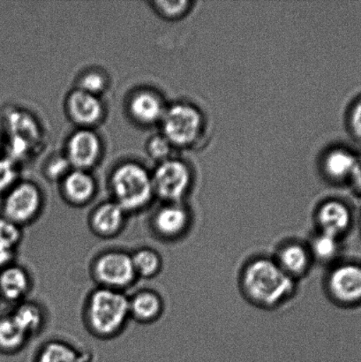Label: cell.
<instances>
[{
  "instance_id": "cell-1",
  "label": "cell",
  "mask_w": 361,
  "mask_h": 362,
  "mask_svg": "<svg viewBox=\"0 0 361 362\" xmlns=\"http://www.w3.org/2000/svg\"><path fill=\"white\" fill-rule=\"evenodd\" d=\"M297 283L279 267L273 257H268L251 259L239 276L243 296L264 310H272L291 300L295 296Z\"/></svg>"
},
{
  "instance_id": "cell-2",
  "label": "cell",
  "mask_w": 361,
  "mask_h": 362,
  "mask_svg": "<svg viewBox=\"0 0 361 362\" xmlns=\"http://www.w3.org/2000/svg\"><path fill=\"white\" fill-rule=\"evenodd\" d=\"M83 313L92 335L101 339L115 338L131 319L129 296L122 291L97 286L88 294Z\"/></svg>"
},
{
  "instance_id": "cell-3",
  "label": "cell",
  "mask_w": 361,
  "mask_h": 362,
  "mask_svg": "<svg viewBox=\"0 0 361 362\" xmlns=\"http://www.w3.org/2000/svg\"><path fill=\"white\" fill-rule=\"evenodd\" d=\"M111 200L127 214L143 211L154 201L151 172L136 161L120 163L109 178Z\"/></svg>"
},
{
  "instance_id": "cell-4",
  "label": "cell",
  "mask_w": 361,
  "mask_h": 362,
  "mask_svg": "<svg viewBox=\"0 0 361 362\" xmlns=\"http://www.w3.org/2000/svg\"><path fill=\"white\" fill-rule=\"evenodd\" d=\"M91 276L98 286L125 292L138 279L131 253L122 250L101 252L91 262Z\"/></svg>"
},
{
  "instance_id": "cell-5",
  "label": "cell",
  "mask_w": 361,
  "mask_h": 362,
  "mask_svg": "<svg viewBox=\"0 0 361 362\" xmlns=\"http://www.w3.org/2000/svg\"><path fill=\"white\" fill-rule=\"evenodd\" d=\"M161 134L172 146L186 148L196 141L203 127L199 110L186 103H175L167 106L160 124Z\"/></svg>"
},
{
  "instance_id": "cell-6",
  "label": "cell",
  "mask_w": 361,
  "mask_h": 362,
  "mask_svg": "<svg viewBox=\"0 0 361 362\" xmlns=\"http://www.w3.org/2000/svg\"><path fill=\"white\" fill-rule=\"evenodd\" d=\"M1 200L0 215L23 227L39 218L45 199L37 183L20 180Z\"/></svg>"
},
{
  "instance_id": "cell-7",
  "label": "cell",
  "mask_w": 361,
  "mask_h": 362,
  "mask_svg": "<svg viewBox=\"0 0 361 362\" xmlns=\"http://www.w3.org/2000/svg\"><path fill=\"white\" fill-rule=\"evenodd\" d=\"M155 197L165 202H184L192 185V173L185 162L174 157L151 172Z\"/></svg>"
},
{
  "instance_id": "cell-8",
  "label": "cell",
  "mask_w": 361,
  "mask_h": 362,
  "mask_svg": "<svg viewBox=\"0 0 361 362\" xmlns=\"http://www.w3.org/2000/svg\"><path fill=\"white\" fill-rule=\"evenodd\" d=\"M325 290L336 304L351 308L361 304V264L337 262L325 278Z\"/></svg>"
},
{
  "instance_id": "cell-9",
  "label": "cell",
  "mask_w": 361,
  "mask_h": 362,
  "mask_svg": "<svg viewBox=\"0 0 361 362\" xmlns=\"http://www.w3.org/2000/svg\"><path fill=\"white\" fill-rule=\"evenodd\" d=\"M104 146L99 134L92 129H77L70 134L65 156L71 168L90 172L100 162Z\"/></svg>"
},
{
  "instance_id": "cell-10",
  "label": "cell",
  "mask_w": 361,
  "mask_h": 362,
  "mask_svg": "<svg viewBox=\"0 0 361 362\" xmlns=\"http://www.w3.org/2000/svg\"><path fill=\"white\" fill-rule=\"evenodd\" d=\"M192 220V213L185 202H165L152 215L150 226L160 239L178 240L189 232Z\"/></svg>"
},
{
  "instance_id": "cell-11",
  "label": "cell",
  "mask_w": 361,
  "mask_h": 362,
  "mask_svg": "<svg viewBox=\"0 0 361 362\" xmlns=\"http://www.w3.org/2000/svg\"><path fill=\"white\" fill-rule=\"evenodd\" d=\"M6 125L10 134L8 158L17 163L26 158L40 141V127L30 113L18 110L10 112Z\"/></svg>"
},
{
  "instance_id": "cell-12",
  "label": "cell",
  "mask_w": 361,
  "mask_h": 362,
  "mask_svg": "<svg viewBox=\"0 0 361 362\" xmlns=\"http://www.w3.org/2000/svg\"><path fill=\"white\" fill-rule=\"evenodd\" d=\"M65 108L67 116L78 129H93L105 116V106L101 97L77 88L67 94Z\"/></svg>"
},
{
  "instance_id": "cell-13",
  "label": "cell",
  "mask_w": 361,
  "mask_h": 362,
  "mask_svg": "<svg viewBox=\"0 0 361 362\" xmlns=\"http://www.w3.org/2000/svg\"><path fill=\"white\" fill-rule=\"evenodd\" d=\"M353 212L345 202L328 200L318 206L314 215L317 232L342 239L353 226Z\"/></svg>"
},
{
  "instance_id": "cell-14",
  "label": "cell",
  "mask_w": 361,
  "mask_h": 362,
  "mask_svg": "<svg viewBox=\"0 0 361 362\" xmlns=\"http://www.w3.org/2000/svg\"><path fill=\"white\" fill-rule=\"evenodd\" d=\"M129 214L110 199L100 202L88 216V226L91 232L102 239L118 236L125 228Z\"/></svg>"
},
{
  "instance_id": "cell-15",
  "label": "cell",
  "mask_w": 361,
  "mask_h": 362,
  "mask_svg": "<svg viewBox=\"0 0 361 362\" xmlns=\"http://www.w3.org/2000/svg\"><path fill=\"white\" fill-rule=\"evenodd\" d=\"M167 105L161 95L150 88H141L131 94L127 111L134 122L144 127L160 124Z\"/></svg>"
},
{
  "instance_id": "cell-16",
  "label": "cell",
  "mask_w": 361,
  "mask_h": 362,
  "mask_svg": "<svg viewBox=\"0 0 361 362\" xmlns=\"http://www.w3.org/2000/svg\"><path fill=\"white\" fill-rule=\"evenodd\" d=\"M273 258L279 267L296 281L309 274L314 264L307 244L297 240L283 243Z\"/></svg>"
},
{
  "instance_id": "cell-17",
  "label": "cell",
  "mask_w": 361,
  "mask_h": 362,
  "mask_svg": "<svg viewBox=\"0 0 361 362\" xmlns=\"http://www.w3.org/2000/svg\"><path fill=\"white\" fill-rule=\"evenodd\" d=\"M33 281L28 269L13 262L0 269V300L13 305L28 300Z\"/></svg>"
},
{
  "instance_id": "cell-18",
  "label": "cell",
  "mask_w": 361,
  "mask_h": 362,
  "mask_svg": "<svg viewBox=\"0 0 361 362\" xmlns=\"http://www.w3.org/2000/svg\"><path fill=\"white\" fill-rule=\"evenodd\" d=\"M62 197L69 204L83 207L90 204L97 193V183L90 172L72 169L60 181Z\"/></svg>"
},
{
  "instance_id": "cell-19",
  "label": "cell",
  "mask_w": 361,
  "mask_h": 362,
  "mask_svg": "<svg viewBox=\"0 0 361 362\" xmlns=\"http://www.w3.org/2000/svg\"><path fill=\"white\" fill-rule=\"evenodd\" d=\"M129 298L130 318L139 324H153L164 314V299L155 290L140 289Z\"/></svg>"
},
{
  "instance_id": "cell-20",
  "label": "cell",
  "mask_w": 361,
  "mask_h": 362,
  "mask_svg": "<svg viewBox=\"0 0 361 362\" xmlns=\"http://www.w3.org/2000/svg\"><path fill=\"white\" fill-rule=\"evenodd\" d=\"M90 354L61 339L46 341L35 354L34 362H91Z\"/></svg>"
},
{
  "instance_id": "cell-21",
  "label": "cell",
  "mask_w": 361,
  "mask_h": 362,
  "mask_svg": "<svg viewBox=\"0 0 361 362\" xmlns=\"http://www.w3.org/2000/svg\"><path fill=\"white\" fill-rule=\"evenodd\" d=\"M10 313L30 339L40 333L45 325L44 308L35 301L26 300L14 305Z\"/></svg>"
},
{
  "instance_id": "cell-22",
  "label": "cell",
  "mask_w": 361,
  "mask_h": 362,
  "mask_svg": "<svg viewBox=\"0 0 361 362\" xmlns=\"http://www.w3.org/2000/svg\"><path fill=\"white\" fill-rule=\"evenodd\" d=\"M30 339L10 312L0 315V354L13 356L20 353Z\"/></svg>"
},
{
  "instance_id": "cell-23",
  "label": "cell",
  "mask_w": 361,
  "mask_h": 362,
  "mask_svg": "<svg viewBox=\"0 0 361 362\" xmlns=\"http://www.w3.org/2000/svg\"><path fill=\"white\" fill-rule=\"evenodd\" d=\"M307 244L314 262L331 266L337 264L341 251V239L326 233L316 232Z\"/></svg>"
},
{
  "instance_id": "cell-24",
  "label": "cell",
  "mask_w": 361,
  "mask_h": 362,
  "mask_svg": "<svg viewBox=\"0 0 361 362\" xmlns=\"http://www.w3.org/2000/svg\"><path fill=\"white\" fill-rule=\"evenodd\" d=\"M137 278L151 279L160 274L164 261L158 251L150 247H141L131 253Z\"/></svg>"
},
{
  "instance_id": "cell-25",
  "label": "cell",
  "mask_w": 361,
  "mask_h": 362,
  "mask_svg": "<svg viewBox=\"0 0 361 362\" xmlns=\"http://www.w3.org/2000/svg\"><path fill=\"white\" fill-rule=\"evenodd\" d=\"M358 156L345 148L331 151L325 158V171L334 180H348L355 170Z\"/></svg>"
},
{
  "instance_id": "cell-26",
  "label": "cell",
  "mask_w": 361,
  "mask_h": 362,
  "mask_svg": "<svg viewBox=\"0 0 361 362\" xmlns=\"http://www.w3.org/2000/svg\"><path fill=\"white\" fill-rule=\"evenodd\" d=\"M174 148L161 133L155 134L148 138L145 146L148 157L157 165L173 158Z\"/></svg>"
},
{
  "instance_id": "cell-27",
  "label": "cell",
  "mask_w": 361,
  "mask_h": 362,
  "mask_svg": "<svg viewBox=\"0 0 361 362\" xmlns=\"http://www.w3.org/2000/svg\"><path fill=\"white\" fill-rule=\"evenodd\" d=\"M107 87L108 79L105 73L98 70H90L81 74L76 88L101 97Z\"/></svg>"
},
{
  "instance_id": "cell-28",
  "label": "cell",
  "mask_w": 361,
  "mask_h": 362,
  "mask_svg": "<svg viewBox=\"0 0 361 362\" xmlns=\"http://www.w3.org/2000/svg\"><path fill=\"white\" fill-rule=\"evenodd\" d=\"M23 227L0 215V243L17 250L23 237Z\"/></svg>"
},
{
  "instance_id": "cell-29",
  "label": "cell",
  "mask_w": 361,
  "mask_h": 362,
  "mask_svg": "<svg viewBox=\"0 0 361 362\" xmlns=\"http://www.w3.org/2000/svg\"><path fill=\"white\" fill-rule=\"evenodd\" d=\"M19 176L18 163L8 157L0 158V198L20 180Z\"/></svg>"
},
{
  "instance_id": "cell-30",
  "label": "cell",
  "mask_w": 361,
  "mask_h": 362,
  "mask_svg": "<svg viewBox=\"0 0 361 362\" xmlns=\"http://www.w3.org/2000/svg\"><path fill=\"white\" fill-rule=\"evenodd\" d=\"M152 8L165 19L174 20L182 17L189 9V1H153Z\"/></svg>"
},
{
  "instance_id": "cell-31",
  "label": "cell",
  "mask_w": 361,
  "mask_h": 362,
  "mask_svg": "<svg viewBox=\"0 0 361 362\" xmlns=\"http://www.w3.org/2000/svg\"><path fill=\"white\" fill-rule=\"evenodd\" d=\"M72 169L63 154L49 159L45 165V173L49 180L61 181Z\"/></svg>"
},
{
  "instance_id": "cell-32",
  "label": "cell",
  "mask_w": 361,
  "mask_h": 362,
  "mask_svg": "<svg viewBox=\"0 0 361 362\" xmlns=\"http://www.w3.org/2000/svg\"><path fill=\"white\" fill-rule=\"evenodd\" d=\"M350 126L357 139L361 141V99L353 106L350 115Z\"/></svg>"
},
{
  "instance_id": "cell-33",
  "label": "cell",
  "mask_w": 361,
  "mask_h": 362,
  "mask_svg": "<svg viewBox=\"0 0 361 362\" xmlns=\"http://www.w3.org/2000/svg\"><path fill=\"white\" fill-rule=\"evenodd\" d=\"M16 250L0 243V269L16 262Z\"/></svg>"
},
{
  "instance_id": "cell-34",
  "label": "cell",
  "mask_w": 361,
  "mask_h": 362,
  "mask_svg": "<svg viewBox=\"0 0 361 362\" xmlns=\"http://www.w3.org/2000/svg\"><path fill=\"white\" fill-rule=\"evenodd\" d=\"M349 182L351 183L355 194L361 198V156L357 159L355 168L353 170Z\"/></svg>"
},
{
  "instance_id": "cell-35",
  "label": "cell",
  "mask_w": 361,
  "mask_h": 362,
  "mask_svg": "<svg viewBox=\"0 0 361 362\" xmlns=\"http://www.w3.org/2000/svg\"><path fill=\"white\" fill-rule=\"evenodd\" d=\"M4 145V136L1 133V131H0V150H1Z\"/></svg>"
},
{
  "instance_id": "cell-36",
  "label": "cell",
  "mask_w": 361,
  "mask_h": 362,
  "mask_svg": "<svg viewBox=\"0 0 361 362\" xmlns=\"http://www.w3.org/2000/svg\"><path fill=\"white\" fill-rule=\"evenodd\" d=\"M360 229H361V219H360Z\"/></svg>"
}]
</instances>
